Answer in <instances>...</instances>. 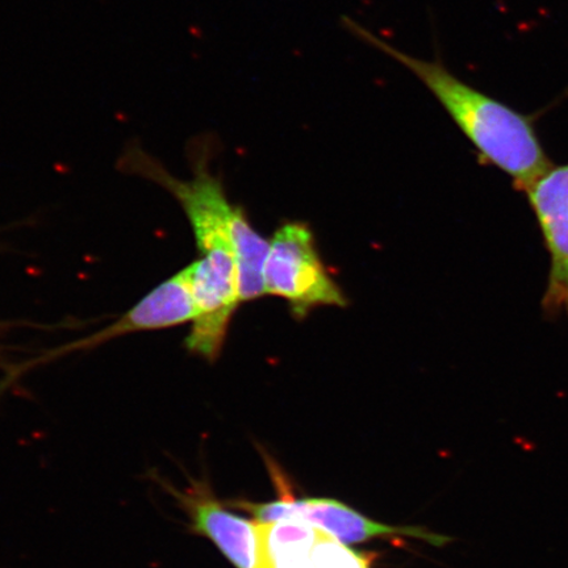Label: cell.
Instances as JSON below:
<instances>
[{
	"label": "cell",
	"instance_id": "1",
	"mask_svg": "<svg viewBox=\"0 0 568 568\" xmlns=\"http://www.w3.org/2000/svg\"><path fill=\"white\" fill-rule=\"evenodd\" d=\"M344 24L358 39L414 73L477 149L481 163L510 176L516 191L525 193L552 166L539 139L537 115L518 112L459 80L442 61L404 53L349 18Z\"/></svg>",
	"mask_w": 568,
	"mask_h": 568
},
{
	"label": "cell",
	"instance_id": "5",
	"mask_svg": "<svg viewBox=\"0 0 568 568\" xmlns=\"http://www.w3.org/2000/svg\"><path fill=\"white\" fill-rule=\"evenodd\" d=\"M194 317L195 302L193 290H191L190 270L186 266L153 288L115 323L95 332L94 335L57 347V349L42 355L41 358L28 362L24 368L13 376V379L32 367L61 358L63 355L89 351L92 347L110 343L112 339L132 335V333L174 328V326L193 322Z\"/></svg>",
	"mask_w": 568,
	"mask_h": 568
},
{
	"label": "cell",
	"instance_id": "6",
	"mask_svg": "<svg viewBox=\"0 0 568 568\" xmlns=\"http://www.w3.org/2000/svg\"><path fill=\"white\" fill-rule=\"evenodd\" d=\"M525 195L550 257L544 314L549 318L568 316V162L552 165Z\"/></svg>",
	"mask_w": 568,
	"mask_h": 568
},
{
	"label": "cell",
	"instance_id": "4",
	"mask_svg": "<svg viewBox=\"0 0 568 568\" xmlns=\"http://www.w3.org/2000/svg\"><path fill=\"white\" fill-rule=\"evenodd\" d=\"M229 504L233 508L251 514L260 524L303 520L345 545L365 542L383 536L415 537L435 546L452 541L449 537L435 535L422 528H397L373 521L346 504L333 499H317V497L295 499L291 494H284L280 499L270 503L237 500Z\"/></svg>",
	"mask_w": 568,
	"mask_h": 568
},
{
	"label": "cell",
	"instance_id": "7",
	"mask_svg": "<svg viewBox=\"0 0 568 568\" xmlns=\"http://www.w3.org/2000/svg\"><path fill=\"white\" fill-rule=\"evenodd\" d=\"M308 559L315 568H371L366 557L346 548L322 529L308 550Z\"/></svg>",
	"mask_w": 568,
	"mask_h": 568
},
{
	"label": "cell",
	"instance_id": "3",
	"mask_svg": "<svg viewBox=\"0 0 568 568\" xmlns=\"http://www.w3.org/2000/svg\"><path fill=\"white\" fill-rule=\"evenodd\" d=\"M151 477L187 520L191 535L207 538L234 568H264V537L261 524L234 515L229 504L220 501L207 480L189 478L183 488L162 478Z\"/></svg>",
	"mask_w": 568,
	"mask_h": 568
},
{
	"label": "cell",
	"instance_id": "2",
	"mask_svg": "<svg viewBox=\"0 0 568 568\" xmlns=\"http://www.w3.org/2000/svg\"><path fill=\"white\" fill-rule=\"evenodd\" d=\"M264 288L265 294L286 301L297 318L317 307L347 304L320 257L314 232L304 223L283 224L270 241Z\"/></svg>",
	"mask_w": 568,
	"mask_h": 568
}]
</instances>
